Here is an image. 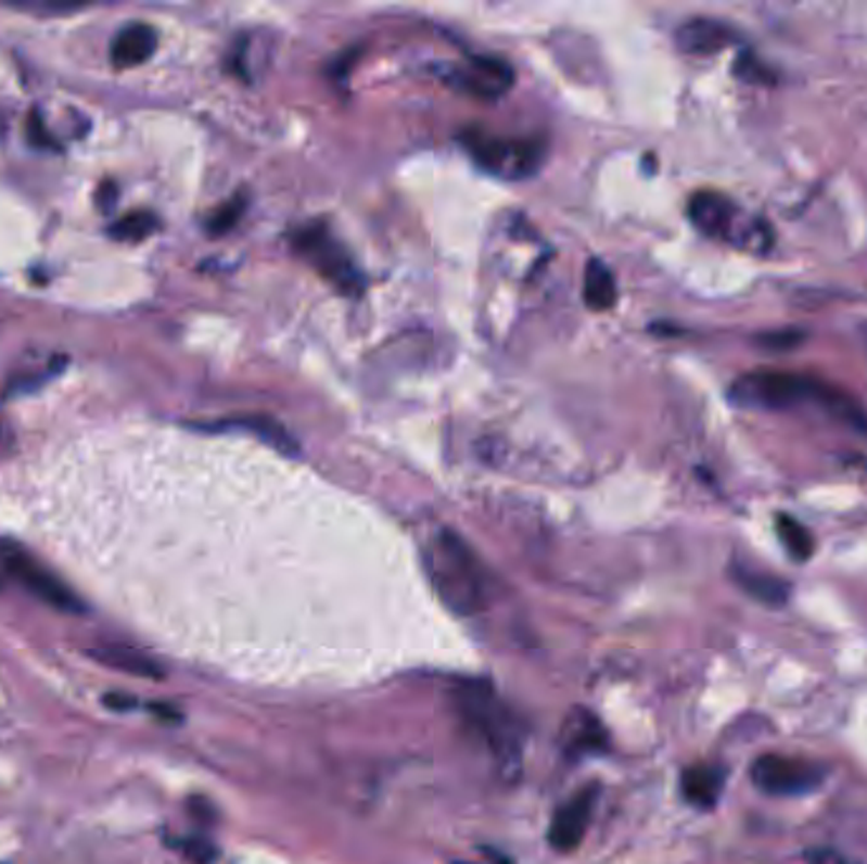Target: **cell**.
Returning a JSON list of instances; mask_svg holds the SVG:
<instances>
[{
  "label": "cell",
  "instance_id": "cell-19",
  "mask_svg": "<svg viewBox=\"0 0 867 864\" xmlns=\"http://www.w3.org/2000/svg\"><path fill=\"white\" fill-rule=\"evenodd\" d=\"M776 535H779V541L783 548H787L789 556L799 560V563L812 558L814 541L809 530H806L799 520L789 518V514H779V518H776Z\"/></svg>",
  "mask_w": 867,
  "mask_h": 864
},
{
  "label": "cell",
  "instance_id": "cell-2",
  "mask_svg": "<svg viewBox=\"0 0 867 864\" xmlns=\"http://www.w3.org/2000/svg\"><path fill=\"white\" fill-rule=\"evenodd\" d=\"M451 700L464 725L495 758L497 771L505 778H518L520 765H523V733L493 685L482 679H464L455 687Z\"/></svg>",
  "mask_w": 867,
  "mask_h": 864
},
{
  "label": "cell",
  "instance_id": "cell-17",
  "mask_svg": "<svg viewBox=\"0 0 867 864\" xmlns=\"http://www.w3.org/2000/svg\"><path fill=\"white\" fill-rule=\"evenodd\" d=\"M616 282L614 275L609 271V267L601 259H591L586 264L584 271V302L586 307L594 309V313H607L616 305Z\"/></svg>",
  "mask_w": 867,
  "mask_h": 864
},
{
  "label": "cell",
  "instance_id": "cell-26",
  "mask_svg": "<svg viewBox=\"0 0 867 864\" xmlns=\"http://www.w3.org/2000/svg\"><path fill=\"white\" fill-rule=\"evenodd\" d=\"M863 335H865V343H867V322H863Z\"/></svg>",
  "mask_w": 867,
  "mask_h": 864
},
{
  "label": "cell",
  "instance_id": "cell-27",
  "mask_svg": "<svg viewBox=\"0 0 867 864\" xmlns=\"http://www.w3.org/2000/svg\"><path fill=\"white\" fill-rule=\"evenodd\" d=\"M459 864H462V862H459ZM464 864H482V862H464Z\"/></svg>",
  "mask_w": 867,
  "mask_h": 864
},
{
  "label": "cell",
  "instance_id": "cell-25",
  "mask_svg": "<svg viewBox=\"0 0 867 864\" xmlns=\"http://www.w3.org/2000/svg\"><path fill=\"white\" fill-rule=\"evenodd\" d=\"M104 704L112 710H130V708H135V700L127 695H107L104 697Z\"/></svg>",
  "mask_w": 867,
  "mask_h": 864
},
{
  "label": "cell",
  "instance_id": "cell-3",
  "mask_svg": "<svg viewBox=\"0 0 867 864\" xmlns=\"http://www.w3.org/2000/svg\"><path fill=\"white\" fill-rule=\"evenodd\" d=\"M432 586L459 617H474L487 606V575L470 545L451 530H439L424 548Z\"/></svg>",
  "mask_w": 867,
  "mask_h": 864
},
{
  "label": "cell",
  "instance_id": "cell-21",
  "mask_svg": "<svg viewBox=\"0 0 867 864\" xmlns=\"http://www.w3.org/2000/svg\"><path fill=\"white\" fill-rule=\"evenodd\" d=\"M244 208H246V199L244 195H237V199L226 201L221 208H216L211 218L206 221V229L211 237H221V233H229L233 226L239 224V218L244 216Z\"/></svg>",
  "mask_w": 867,
  "mask_h": 864
},
{
  "label": "cell",
  "instance_id": "cell-22",
  "mask_svg": "<svg viewBox=\"0 0 867 864\" xmlns=\"http://www.w3.org/2000/svg\"><path fill=\"white\" fill-rule=\"evenodd\" d=\"M734 74L738 79L751 81V85H776V74L772 72V66H766L756 54H751V51H743V54L736 59Z\"/></svg>",
  "mask_w": 867,
  "mask_h": 864
},
{
  "label": "cell",
  "instance_id": "cell-5",
  "mask_svg": "<svg viewBox=\"0 0 867 864\" xmlns=\"http://www.w3.org/2000/svg\"><path fill=\"white\" fill-rule=\"evenodd\" d=\"M462 145L472 161L500 180H525L538 173L543 145L538 140L500 138L482 130L462 132Z\"/></svg>",
  "mask_w": 867,
  "mask_h": 864
},
{
  "label": "cell",
  "instance_id": "cell-6",
  "mask_svg": "<svg viewBox=\"0 0 867 864\" xmlns=\"http://www.w3.org/2000/svg\"><path fill=\"white\" fill-rule=\"evenodd\" d=\"M0 566H3V571L9 573L13 581H18L28 594L41 598L43 603L54 606L56 611L64 613L85 611L79 596L16 541H5V537L0 541Z\"/></svg>",
  "mask_w": 867,
  "mask_h": 864
},
{
  "label": "cell",
  "instance_id": "cell-14",
  "mask_svg": "<svg viewBox=\"0 0 867 864\" xmlns=\"http://www.w3.org/2000/svg\"><path fill=\"white\" fill-rule=\"evenodd\" d=\"M157 51V31L150 24H140V21H135V24H127L123 31L115 36V41H112V49H110V56H112V64L117 66V69H132V66H140L145 64L150 56H153Z\"/></svg>",
  "mask_w": 867,
  "mask_h": 864
},
{
  "label": "cell",
  "instance_id": "cell-23",
  "mask_svg": "<svg viewBox=\"0 0 867 864\" xmlns=\"http://www.w3.org/2000/svg\"><path fill=\"white\" fill-rule=\"evenodd\" d=\"M178 849L183 852L186 860H191L193 864H214V860L218 856V849L211 844L208 839H201V837L180 839Z\"/></svg>",
  "mask_w": 867,
  "mask_h": 864
},
{
  "label": "cell",
  "instance_id": "cell-20",
  "mask_svg": "<svg viewBox=\"0 0 867 864\" xmlns=\"http://www.w3.org/2000/svg\"><path fill=\"white\" fill-rule=\"evenodd\" d=\"M157 229V216L150 211H132L119 218L117 224H112L110 237L119 241H142Z\"/></svg>",
  "mask_w": 867,
  "mask_h": 864
},
{
  "label": "cell",
  "instance_id": "cell-15",
  "mask_svg": "<svg viewBox=\"0 0 867 864\" xmlns=\"http://www.w3.org/2000/svg\"><path fill=\"white\" fill-rule=\"evenodd\" d=\"M723 784H726V773L718 765L698 763L683 771L680 791L692 806L713 809L723 793Z\"/></svg>",
  "mask_w": 867,
  "mask_h": 864
},
{
  "label": "cell",
  "instance_id": "cell-13",
  "mask_svg": "<svg viewBox=\"0 0 867 864\" xmlns=\"http://www.w3.org/2000/svg\"><path fill=\"white\" fill-rule=\"evenodd\" d=\"M89 657H92L94 662L110 666V670L135 674V677L142 679L165 677V670L157 659L145 655V651L138 647H130V644H100V647L89 649Z\"/></svg>",
  "mask_w": 867,
  "mask_h": 864
},
{
  "label": "cell",
  "instance_id": "cell-16",
  "mask_svg": "<svg viewBox=\"0 0 867 864\" xmlns=\"http://www.w3.org/2000/svg\"><path fill=\"white\" fill-rule=\"evenodd\" d=\"M730 575H734V581L738 583V586H741L751 598H756V601L766 603V606L787 603L789 586L781 579H776V575L756 571V568H749V566H738V563L730 568Z\"/></svg>",
  "mask_w": 867,
  "mask_h": 864
},
{
  "label": "cell",
  "instance_id": "cell-1",
  "mask_svg": "<svg viewBox=\"0 0 867 864\" xmlns=\"http://www.w3.org/2000/svg\"><path fill=\"white\" fill-rule=\"evenodd\" d=\"M730 401L741 408H764V411H783L804 401H812L834 419L867 434V416L859 404L834 385L814 381V378L796 373H776V370H758V373L741 376L730 385Z\"/></svg>",
  "mask_w": 867,
  "mask_h": 864
},
{
  "label": "cell",
  "instance_id": "cell-11",
  "mask_svg": "<svg viewBox=\"0 0 867 864\" xmlns=\"http://www.w3.org/2000/svg\"><path fill=\"white\" fill-rule=\"evenodd\" d=\"M738 31L718 18H690L675 31V43L688 56H713L734 47Z\"/></svg>",
  "mask_w": 867,
  "mask_h": 864
},
{
  "label": "cell",
  "instance_id": "cell-18",
  "mask_svg": "<svg viewBox=\"0 0 867 864\" xmlns=\"http://www.w3.org/2000/svg\"><path fill=\"white\" fill-rule=\"evenodd\" d=\"M221 429H244V431H252L264 442L275 446V449H282L286 454L297 452V442L292 439L286 431L282 429V423L271 421V419H264V416H246V419H229V421H221V423H214V431H221Z\"/></svg>",
  "mask_w": 867,
  "mask_h": 864
},
{
  "label": "cell",
  "instance_id": "cell-8",
  "mask_svg": "<svg viewBox=\"0 0 867 864\" xmlns=\"http://www.w3.org/2000/svg\"><path fill=\"white\" fill-rule=\"evenodd\" d=\"M751 780L768 796H802L821 786L825 771L804 758L768 753L753 761Z\"/></svg>",
  "mask_w": 867,
  "mask_h": 864
},
{
  "label": "cell",
  "instance_id": "cell-9",
  "mask_svg": "<svg viewBox=\"0 0 867 864\" xmlns=\"http://www.w3.org/2000/svg\"><path fill=\"white\" fill-rule=\"evenodd\" d=\"M449 79L451 85L467 94L480 97V100H497V97L510 92L512 81H515V72L502 59L474 56L464 66L451 72Z\"/></svg>",
  "mask_w": 867,
  "mask_h": 864
},
{
  "label": "cell",
  "instance_id": "cell-7",
  "mask_svg": "<svg viewBox=\"0 0 867 864\" xmlns=\"http://www.w3.org/2000/svg\"><path fill=\"white\" fill-rule=\"evenodd\" d=\"M295 249L310 262V267L318 269L337 290L353 294L364 287V279H360L356 264H353L348 252L341 246V241L326 226H307V229L297 231Z\"/></svg>",
  "mask_w": 867,
  "mask_h": 864
},
{
  "label": "cell",
  "instance_id": "cell-10",
  "mask_svg": "<svg viewBox=\"0 0 867 864\" xmlns=\"http://www.w3.org/2000/svg\"><path fill=\"white\" fill-rule=\"evenodd\" d=\"M597 786H586L578 793H573L569 801L553 814L548 829V841L556 852H573L582 844L589 829L594 803H597Z\"/></svg>",
  "mask_w": 867,
  "mask_h": 864
},
{
  "label": "cell",
  "instance_id": "cell-4",
  "mask_svg": "<svg viewBox=\"0 0 867 864\" xmlns=\"http://www.w3.org/2000/svg\"><path fill=\"white\" fill-rule=\"evenodd\" d=\"M688 216L692 226L711 239L734 241V244H743L753 252L772 249V226L761 218L743 216L734 201L715 191H700L692 195Z\"/></svg>",
  "mask_w": 867,
  "mask_h": 864
},
{
  "label": "cell",
  "instance_id": "cell-24",
  "mask_svg": "<svg viewBox=\"0 0 867 864\" xmlns=\"http://www.w3.org/2000/svg\"><path fill=\"white\" fill-rule=\"evenodd\" d=\"M117 195H119L117 186L112 183V180H107V183L100 188V193H97V201H100L102 211H112V206H115V201H117Z\"/></svg>",
  "mask_w": 867,
  "mask_h": 864
},
{
  "label": "cell",
  "instance_id": "cell-12",
  "mask_svg": "<svg viewBox=\"0 0 867 864\" xmlns=\"http://www.w3.org/2000/svg\"><path fill=\"white\" fill-rule=\"evenodd\" d=\"M561 748L569 758L601 753L607 748V730L594 712L576 708L561 727Z\"/></svg>",
  "mask_w": 867,
  "mask_h": 864
}]
</instances>
